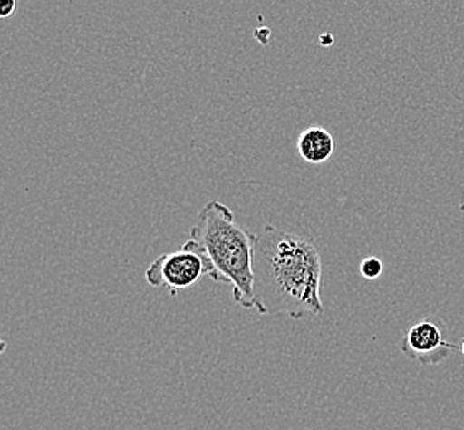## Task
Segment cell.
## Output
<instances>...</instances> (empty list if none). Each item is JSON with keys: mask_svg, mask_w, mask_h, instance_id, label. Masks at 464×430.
Listing matches in <instances>:
<instances>
[{"mask_svg": "<svg viewBox=\"0 0 464 430\" xmlns=\"http://www.w3.org/2000/svg\"><path fill=\"white\" fill-rule=\"evenodd\" d=\"M253 273L260 315L301 319L323 313V260L313 239L266 225L256 235Z\"/></svg>", "mask_w": 464, "mask_h": 430, "instance_id": "1", "label": "cell"}, {"mask_svg": "<svg viewBox=\"0 0 464 430\" xmlns=\"http://www.w3.org/2000/svg\"><path fill=\"white\" fill-rule=\"evenodd\" d=\"M190 240L210 263V279L230 285L233 299L245 309H256L255 247L256 235L235 222L230 207L210 200L190 229Z\"/></svg>", "mask_w": 464, "mask_h": 430, "instance_id": "2", "label": "cell"}, {"mask_svg": "<svg viewBox=\"0 0 464 430\" xmlns=\"http://www.w3.org/2000/svg\"><path fill=\"white\" fill-rule=\"evenodd\" d=\"M210 263L197 243L188 239L180 250L159 255L146 269L144 277L152 288H166L176 297L179 291L194 287L204 277H210Z\"/></svg>", "mask_w": 464, "mask_h": 430, "instance_id": "3", "label": "cell"}, {"mask_svg": "<svg viewBox=\"0 0 464 430\" xmlns=\"http://www.w3.org/2000/svg\"><path fill=\"white\" fill-rule=\"evenodd\" d=\"M401 353L421 366L446 361L458 347L445 337V325L438 318H425L409 327L400 341Z\"/></svg>", "mask_w": 464, "mask_h": 430, "instance_id": "4", "label": "cell"}, {"mask_svg": "<svg viewBox=\"0 0 464 430\" xmlns=\"http://www.w3.org/2000/svg\"><path fill=\"white\" fill-rule=\"evenodd\" d=\"M333 134L321 126L307 128L297 138V152L309 164H323L334 154Z\"/></svg>", "mask_w": 464, "mask_h": 430, "instance_id": "5", "label": "cell"}, {"mask_svg": "<svg viewBox=\"0 0 464 430\" xmlns=\"http://www.w3.org/2000/svg\"><path fill=\"white\" fill-rule=\"evenodd\" d=\"M359 271H361L363 279L377 280L381 277L382 271H383V263L377 257H367V259H363L362 262H361Z\"/></svg>", "mask_w": 464, "mask_h": 430, "instance_id": "6", "label": "cell"}, {"mask_svg": "<svg viewBox=\"0 0 464 430\" xmlns=\"http://www.w3.org/2000/svg\"><path fill=\"white\" fill-rule=\"evenodd\" d=\"M15 9H17V4L12 0L0 2V19H9L10 15H14Z\"/></svg>", "mask_w": 464, "mask_h": 430, "instance_id": "7", "label": "cell"}, {"mask_svg": "<svg viewBox=\"0 0 464 430\" xmlns=\"http://www.w3.org/2000/svg\"><path fill=\"white\" fill-rule=\"evenodd\" d=\"M459 349H461V353H463L464 356V339L461 341V345H459Z\"/></svg>", "mask_w": 464, "mask_h": 430, "instance_id": "8", "label": "cell"}]
</instances>
